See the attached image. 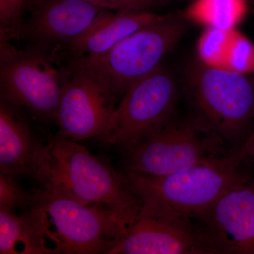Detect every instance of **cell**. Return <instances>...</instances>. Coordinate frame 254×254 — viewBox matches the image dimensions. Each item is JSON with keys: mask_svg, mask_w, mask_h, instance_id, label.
<instances>
[{"mask_svg": "<svg viewBox=\"0 0 254 254\" xmlns=\"http://www.w3.org/2000/svg\"><path fill=\"white\" fill-rule=\"evenodd\" d=\"M224 143L199 120L173 123L170 120L121 148L125 173L166 176L227 154Z\"/></svg>", "mask_w": 254, "mask_h": 254, "instance_id": "8992f818", "label": "cell"}, {"mask_svg": "<svg viewBox=\"0 0 254 254\" xmlns=\"http://www.w3.org/2000/svg\"><path fill=\"white\" fill-rule=\"evenodd\" d=\"M223 68L246 75L254 73V43L235 28Z\"/></svg>", "mask_w": 254, "mask_h": 254, "instance_id": "d6986e66", "label": "cell"}, {"mask_svg": "<svg viewBox=\"0 0 254 254\" xmlns=\"http://www.w3.org/2000/svg\"><path fill=\"white\" fill-rule=\"evenodd\" d=\"M184 16L164 15L138 30L104 54L63 65L91 76L117 100L128 88L163 64L185 31Z\"/></svg>", "mask_w": 254, "mask_h": 254, "instance_id": "3957f363", "label": "cell"}, {"mask_svg": "<svg viewBox=\"0 0 254 254\" xmlns=\"http://www.w3.org/2000/svg\"><path fill=\"white\" fill-rule=\"evenodd\" d=\"M177 84L163 64L131 85L122 97L101 139L123 148L171 120Z\"/></svg>", "mask_w": 254, "mask_h": 254, "instance_id": "9c48e42d", "label": "cell"}, {"mask_svg": "<svg viewBox=\"0 0 254 254\" xmlns=\"http://www.w3.org/2000/svg\"><path fill=\"white\" fill-rule=\"evenodd\" d=\"M104 9L114 11H145L166 5L171 0H86Z\"/></svg>", "mask_w": 254, "mask_h": 254, "instance_id": "44dd1931", "label": "cell"}, {"mask_svg": "<svg viewBox=\"0 0 254 254\" xmlns=\"http://www.w3.org/2000/svg\"><path fill=\"white\" fill-rule=\"evenodd\" d=\"M187 88L198 120L237 148L254 120V83L248 75L199 62L189 68Z\"/></svg>", "mask_w": 254, "mask_h": 254, "instance_id": "277c9868", "label": "cell"}, {"mask_svg": "<svg viewBox=\"0 0 254 254\" xmlns=\"http://www.w3.org/2000/svg\"><path fill=\"white\" fill-rule=\"evenodd\" d=\"M66 70L69 74L55 119L60 127L58 134L75 141L101 138L109 127L117 100L86 73Z\"/></svg>", "mask_w": 254, "mask_h": 254, "instance_id": "30bf717a", "label": "cell"}, {"mask_svg": "<svg viewBox=\"0 0 254 254\" xmlns=\"http://www.w3.org/2000/svg\"><path fill=\"white\" fill-rule=\"evenodd\" d=\"M234 29L206 28L197 44L200 63L207 66L223 68Z\"/></svg>", "mask_w": 254, "mask_h": 254, "instance_id": "e0dca14e", "label": "cell"}, {"mask_svg": "<svg viewBox=\"0 0 254 254\" xmlns=\"http://www.w3.org/2000/svg\"><path fill=\"white\" fill-rule=\"evenodd\" d=\"M68 74L48 53L0 40V98L42 123L55 121Z\"/></svg>", "mask_w": 254, "mask_h": 254, "instance_id": "52a82bcc", "label": "cell"}, {"mask_svg": "<svg viewBox=\"0 0 254 254\" xmlns=\"http://www.w3.org/2000/svg\"><path fill=\"white\" fill-rule=\"evenodd\" d=\"M36 0H0V40L19 41L21 27Z\"/></svg>", "mask_w": 254, "mask_h": 254, "instance_id": "ac0fdd59", "label": "cell"}, {"mask_svg": "<svg viewBox=\"0 0 254 254\" xmlns=\"http://www.w3.org/2000/svg\"><path fill=\"white\" fill-rule=\"evenodd\" d=\"M103 10L86 0H36L23 21L19 41L53 57L86 31Z\"/></svg>", "mask_w": 254, "mask_h": 254, "instance_id": "8fae6325", "label": "cell"}, {"mask_svg": "<svg viewBox=\"0 0 254 254\" xmlns=\"http://www.w3.org/2000/svg\"><path fill=\"white\" fill-rule=\"evenodd\" d=\"M199 220L222 254H254V183L234 184Z\"/></svg>", "mask_w": 254, "mask_h": 254, "instance_id": "7c38bea8", "label": "cell"}, {"mask_svg": "<svg viewBox=\"0 0 254 254\" xmlns=\"http://www.w3.org/2000/svg\"><path fill=\"white\" fill-rule=\"evenodd\" d=\"M138 218L108 254H221L199 219L141 200Z\"/></svg>", "mask_w": 254, "mask_h": 254, "instance_id": "ba28073f", "label": "cell"}, {"mask_svg": "<svg viewBox=\"0 0 254 254\" xmlns=\"http://www.w3.org/2000/svg\"><path fill=\"white\" fill-rule=\"evenodd\" d=\"M0 254H52L44 236L30 214L18 216L0 208Z\"/></svg>", "mask_w": 254, "mask_h": 254, "instance_id": "9a60e30c", "label": "cell"}, {"mask_svg": "<svg viewBox=\"0 0 254 254\" xmlns=\"http://www.w3.org/2000/svg\"><path fill=\"white\" fill-rule=\"evenodd\" d=\"M16 177L0 173V208L14 211L28 208L33 200L30 193L17 181Z\"/></svg>", "mask_w": 254, "mask_h": 254, "instance_id": "ffe728a7", "label": "cell"}, {"mask_svg": "<svg viewBox=\"0 0 254 254\" xmlns=\"http://www.w3.org/2000/svg\"><path fill=\"white\" fill-rule=\"evenodd\" d=\"M247 0H193L184 17L206 28L232 29L247 14Z\"/></svg>", "mask_w": 254, "mask_h": 254, "instance_id": "2e32d148", "label": "cell"}, {"mask_svg": "<svg viewBox=\"0 0 254 254\" xmlns=\"http://www.w3.org/2000/svg\"><path fill=\"white\" fill-rule=\"evenodd\" d=\"M231 153L242 165L254 163V128L237 148L231 150Z\"/></svg>", "mask_w": 254, "mask_h": 254, "instance_id": "7402d4cb", "label": "cell"}, {"mask_svg": "<svg viewBox=\"0 0 254 254\" xmlns=\"http://www.w3.org/2000/svg\"><path fill=\"white\" fill-rule=\"evenodd\" d=\"M232 155L217 157L177 173L158 177L123 173L140 200H149L199 219L234 184L246 177Z\"/></svg>", "mask_w": 254, "mask_h": 254, "instance_id": "5b68a950", "label": "cell"}, {"mask_svg": "<svg viewBox=\"0 0 254 254\" xmlns=\"http://www.w3.org/2000/svg\"><path fill=\"white\" fill-rule=\"evenodd\" d=\"M153 11H114L104 9L86 31L53 55L63 65L104 54L120 42L163 17Z\"/></svg>", "mask_w": 254, "mask_h": 254, "instance_id": "4fadbf2b", "label": "cell"}, {"mask_svg": "<svg viewBox=\"0 0 254 254\" xmlns=\"http://www.w3.org/2000/svg\"><path fill=\"white\" fill-rule=\"evenodd\" d=\"M24 110L0 98V171L16 178L36 176L46 144Z\"/></svg>", "mask_w": 254, "mask_h": 254, "instance_id": "5bb4252c", "label": "cell"}, {"mask_svg": "<svg viewBox=\"0 0 254 254\" xmlns=\"http://www.w3.org/2000/svg\"><path fill=\"white\" fill-rule=\"evenodd\" d=\"M28 208L52 254H108L128 227L108 209L44 188Z\"/></svg>", "mask_w": 254, "mask_h": 254, "instance_id": "7a4b0ae2", "label": "cell"}, {"mask_svg": "<svg viewBox=\"0 0 254 254\" xmlns=\"http://www.w3.org/2000/svg\"><path fill=\"white\" fill-rule=\"evenodd\" d=\"M47 138L35 176L42 188L108 209L128 226L136 220L141 202L127 186L123 173L75 140L48 133Z\"/></svg>", "mask_w": 254, "mask_h": 254, "instance_id": "6da1fadb", "label": "cell"}]
</instances>
